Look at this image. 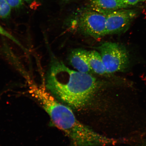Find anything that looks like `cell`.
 <instances>
[{
	"label": "cell",
	"mask_w": 146,
	"mask_h": 146,
	"mask_svg": "<svg viewBox=\"0 0 146 146\" xmlns=\"http://www.w3.org/2000/svg\"><path fill=\"white\" fill-rule=\"evenodd\" d=\"M98 85L96 78L91 74L72 70L62 62L54 59L47 73L45 87L58 99L79 109L90 101Z\"/></svg>",
	"instance_id": "1"
},
{
	"label": "cell",
	"mask_w": 146,
	"mask_h": 146,
	"mask_svg": "<svg viewBox=\"0 0 146 146\" xmlns=\"http://www.w3.org/2000/svg\"><path fill=\"white\" fill-rule=\"evenodd\" d=\"M44 110L55 125L68 136L72 146H104L116 141L100 135L76 119L72 110L52 98L46 103Z\"/></svg>",
	"instance_id": "2"
},
{
	"label": "cell",
	"mask_w": 146,
	"mask_h": 146,
	"mask_svg": "<svg viewBox=\"0 0 146 146\" xmlns=\"http://www.w3.org/2000/svg\"><path fill=\"white\" fill-rule=\"evenodd\" d=\"M98 50L107 74L123 72L128 67L129 54L121 45L112 42H105L100 45Z\"/></svg>",
	"instance_id": "3"
},
{
	"label": "cell",
	"mask_w": 146,
	"mask_h": 146,
	"mask_svg": "<svg viewBox=\"0 0 146 146\" xmlns=\"http://www.w3.org/2000/svg\"><path fill=\"white\" fill-rule=\"evenodd\" d=\"M106 15L95 10L86 11L78 19V27L84 34L95 38L106 35Z\"/></svg>",
	"instance_id": "4"
},
{
	"label": "cell",
	"mask_w": 146,
	"mask_h": 146,
	"mask_svg": "<svg viewBox=\"0 0 146 146\" xmlns=\"http://www.w3.org/2000/svg\"><path fill=\"white\" fill-rule=\"evenodd\" d=\"M106 35L117 34L127 30L136 13L132 10L120 9L106 12Z\"/></svg>",
	"instance_id": "5"
},
{
	"label": "cell",
	"mask_w": 146,
	"mask_h": 146,
	"mask_svg": "<svg viewBox=\"0 0 146 146\" xmlns=\"http://www.w3.org/2000/svg\"><path fill=\"white\" fill-rule=\"evenodd\" d=\"M68 60L78 72L89 74L93 72L89 63L87 51L82 49L73 50L69 54Z\"/></svg>",
	"instance_id": "6"
},
{
	"label": "cell",
	"mask_w": 146,
	"mask_h": 146,
	"mask_svg": "<svg viewBox=\"0 0 146 146\" xmlns=\"http://www.w3.org/2000/svg\"><path fill=\"white\" fill-rule=\"evenodd\" d=\"M90 2L94 10L103 13L106 11L120 10L129 7L121 0H90Z\"/></svg>",
	"instance_id": "7"
},
{
	"label": "cell",
	"mask_w": 146,
	"mask_h": 146,
	"mask_svg": "<svg viewBox=\"0 0 146 146\" xmlns=\"http://www.w3.org/2000/svg\"><path fill=\"white\" fill-rule=\"evenodd\" d=\"M89 63L93 72L100 75L107 74L100 52L93 50L87 52Z\"/></svg>",
	"instance_id": "8"
},
{
	"label": "cell",
	"mask_w": 146,
	"mask_h": 146,
	"mask_svg": "<svg viewBox=\"0 0 146 146\" xmlns=\"http://www.w3.org/2000/svg\"><path fill=\"white\" fill-rule=\"evenodd\" d=\"M11 7L6 0H0V18L6 19L10 16Z\"/></svg>",
	"instance_id": "9"
},
{
	"label": "cell",
	"mask_w": 146,
	"mask_h": 146,
	"mask_svg": "<svg viewBox=\"0 0 146 146\" xmlns=\"http://www.w3.org/2000/svg\"><path fill=\"white\" fill-rule=\"evenodd\" d=\"M0 35L5 36V37L9 38V39L11 40L12 41L15 43L16 44L19 45L21 47H23L22 45L19 42L17 39H16V38L14 37L10 33L7 32L4 28H3L1 25H0Z\"/></svg>",
	"instance_id": "10"
},
{
	"label": "cell",
	"mask_w": 146,
	"mask_h": 146,
	"mask_svg": "<svg viewBox=\"0 0 146 146\" xmlns=\"http://www.w3.org/2000/svg\"><path fill=\"white\" fill-rule=\"evenodd\" d=\"M11 8H19L22 6L23 0H6Z\"/></svg>",
	"instance_id": "11"
},
{
	"label": "cell",
	"mask_w": 146,
	"mask_h": 146,
	"mask_svg": "<svg viewBox=\"0 0 146 146\" xmlns=\"http://www.w3.org/2000/svg\"><path fill=\"white\" fill-rule=\"evenodd\" d=\"M126 5H135L140 2L145 1V0H121Z\"/></svg>",
	"instance_id": "12"
},
{
	"label": "cell",
	"mask_w": 146,
	"mask_h": 146,
	"mask_svg": "<svg viewBox=\"0 0 146 146\" xmlns=\"http://www.w3.org/2000/svg\"><path fill=\"white\" fill-rule=\"evenodd\" d=\"M24 1L29 4H31V3H34V2L39 1V0H24Z\"/></svg>",
	"instance_id": "13"
}]
</instances>
